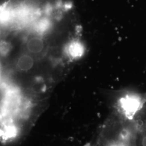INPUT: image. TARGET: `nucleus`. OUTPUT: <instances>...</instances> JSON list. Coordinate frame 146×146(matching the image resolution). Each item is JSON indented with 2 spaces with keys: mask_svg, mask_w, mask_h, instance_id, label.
<instances>
[{
  "mask_svg": "<svg viewBox=\"0 0 146 146\" xmlns=\"http://www.w3.org/2000/svg\"><path fill=\"white\" fill-rule=\"evenodd\" d=\"M120 104L127 115H133L142 105L141 98L135 95H128L122 98Z\"/></svg>",
  "mask_w": 146,
  "mask_h": 146,
  "instance_id": "f257e3e1",
  "label": "nucleus"
},
{
  "mask_svg": "<svg viewBox=\"0 0 146 146\" xmlns=\"http://www.w3.org/2000/svg\"><path fill=\"white\" fill-rule=\"evenodd\" d=\"M84 46L78 41L72 42L68 46V53L73 58L81 57L84 54Z\"/></svg>",
  "mask_w": 146,
  "mask_h": 146,
  "instance_id": "f03ea898",
  "label": "nucleus"
},
{
  "mask_svg": "<svg viewBox=\"0 0 146 146\" xmlns=\"http://www.w3.org/2000/svg\"><path fill=\"white\" fill-rule=\"evenodd\" d=\"M43 47L44 44L42 40L36 37L31 38L27 44L28 50L33 53H38L41 52Z\"/></svg>",
  "mask_w": 146,
  "mask_h": 146,
  "instance_id": "7ed1b4c3",
  "label": "nucleus"
},
{
  "mask_svg": "<svg viewBox=\"0 0 146 146\" xmlns=\"http://www.w3.org/2000/svg\"><path fill=\"white\" fill-rule=\"evenodd\" d=\"M34 61L30 56L23 55L19 59L17 65L22 70L27 71L31 69L33 66Z\"/></svg>",
  "mask_w": 146,
  "mask_h": 146,
  "instance_id": "20e7f679",
  "label": "nucleus"
},
{
  "mask_svg": "<svg viewBox=\"0 0 146 146\" xmlns=\"http://www.w3.org/2000/svg\"><path fill=\"white\" fill-rule=\"evenodd\" d=\"M48 22L46 20H42L40 21L38 24L37 26V30L39 31H45L48 27Z\"/></svg>",
  "mask_w": 146,
  "mask_h": 146,
  "instance_id": "39448f33",
  "label": "nucleus"
}]
</instances>
